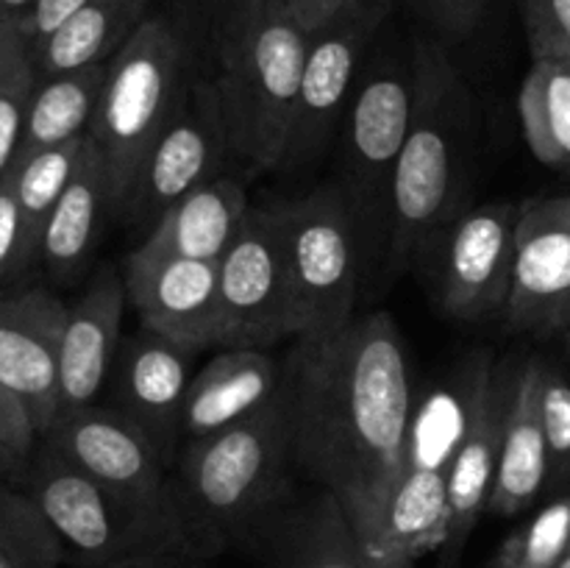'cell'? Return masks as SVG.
<instances>
[{"mask_svg": "<svg viewBox=\"0 0 570 568\" xmlns=\"http://www.w3.org/2000/svg\"><path fill=\"white\" fill-rule=\"evenodd\" d=\"M278 401L295 471L367 527L412 449L410 360L387 312L354 317L323 340H295L282 362Z\"/></svg>", "mask_w": 570, "mask_h": 568, "instance_id": "obj_1", "label": "cell"}, {"mask_svg": "<svg viewBox=\"0 0 570 568\" xmlns=\"http://www.w3.org/2000/svg\"><path fill=\"white\" fill-rule=\"evenodd\" d=\"M415 111L395 167L384 267L421 265L434 239L471 206L476 104L438 39H415Z\"/></svg>", "mask_w": 570, "mask_h": 568, "instance_id": "obj_2", "label": "cell"}, {"mask_svg": "<svg viewBox=\"0 0 570 568\" xmlns=\"http://www.w3.org/2000/svg\"><path fill=\"white\" fill-rule=\"evenodd\" d=\"M293 471L278 393L248 421L184 443L167 482L181 549L209 560L250 540L265 518L287 501Z\"/></svg>", "mask_w": 570, "mask_h": 568, "instance_id": "obj_3", "label": "cell"}, {"mask_svg": "<svg viewBox=\"0 0 570 568\" xmlns=\"http://www.w3.org/2000/svg\"><path fill=\"white\" fill-rule=\"evenodd\" d=\"M309 37L284 0H254L212 31L232 156L248 170L284 167Z\"/></svg>", "mask_w": 570, "mask_h": 568, "instance_id": "obj_4", "label": "cell"}, {"mask_svg": "<svg viewBox=\"0 0 570 568\" xmlns=\"http://www.w3.org/2000/svg\"><path fill=\"white\" fill-rule=\"evenodd\" d=\"M415 48L367 53L337 137V182L365 248L367 273L387 259L393 184L415 111Z\"/></svg>", "mask_w": 570, "mask_h": 568, "instance_id": "obj_5", "label": "cell"}, {"mask_svg": "<svg viewBox=\"0 0 570 568\" xmlns=\"http://www.w3.org/2000/svg\"><path fill=\"white\" fill-rule=\"evenodd\" d=\"M189 48L167 14H150L109 59L89 137L104 154L120 215L139 165L187 92Z\"/></svg>", "mask_w": 570, "mask_h": 568, "instance_id": "obj_6", "label": "cell"}, {"mask_svg": "<svg viewBox=\"0 0 570 568\" xmlns=\"http://www.w3.org/2000/svg\"><path fill=\"white\" fill-rule=\"evenodd\" d=\"M287 273L295 340H323L356 317L367 276L360 228L337 187L267 206Z\"/></svg>", "mask_w": 570, "mask_h": 568, "instance_id": "obj_7", "label": "cell"}, {"mask_svg": "<svg viewBox=\"0 0 570 568\" xmlns=\"http://www.w3.org/2000/svg\"><path fill=\"white\" fill-rule=\"evenodd\" d=\"M17 484L53 523L70 560L83 568H109L154 551L181 549L170 507L95 482L42 440Z\"/></svg>", "mask_w": 570, "mask_h": 568, "instance_id": "obj_8", "label": "cell"}, {"mask_svg": "<svg viewBox=\"0 0 570 568\" xmlns=\"http://www.w3.org/2000/svg\"><path fill=\"white\" fill-rule=\"evenodd\" d=\"M399 0H354L315 28L282 170H304L337 145L362 65Z\"/></svg>", "mask_w": 570, "mask_h": 568, "instance_id": "obj_9", "label": "cell"}, {"mask_svg": "<svg viewBox=\"0 0 570 568\" xmlns=\"http://www.w3.org/2000/svg\"><path fill=\"white\" fill-rule=\"evenodd\" d=\"M226 159L232 143L215 78H193L176 115L145 154L120 215L154 226L176 200L223 176Z\"/></svg>", "mask_w": 570, "mask_h": 568, "instance_id": "obj_10", "label": "cell"}, {"mask_svg": "<svg viewBox=\"0 0 570 568\" xmlns=\"http://www.w3.org/2000/svg\"><path fill=\"white\" fill-rule=\"evenodd\" d=\"M521 204H484L456 217L426 251L421 265L443 312L479 321L507 310L515 271V232Z\"/></svg>", "mask_w": 570, "mask_h": 568, "instance_id": "obj_11", "label": "cell"}, {"mask_svg": "<svg viewBox=\"0 0 570 568\" xmlns=\"http://www.w3.org/2000/svg\"><path fill=\"white\" fill-rule=\"evenodd\" d=\"M217 293L220 349L267 351L293 337L287 273L267 206H250L243 232L217 262Z\"/></svg>", "mask_w": 570, "mask_h": 568, "instance_id": "obj_12", "label": "cell"}, {"mask_svg": "<svg viewBox=\"0 0 570 568\" xmlns=\"http://www.w3.org/2000/svg\"><path fill=\"white\" fill-rule=\"evenodd\" d=\"M39 440L95 482L134 499L167 505L170 462L154 440L115 407L92 404L59 412L53 427Z\"/></svg>", "mask_w": 570, "mask_h": 568, "instance_id": "obj_13", "label": "cell"}, {"mask_svg": "<svg viewBox=\"0 0 570 568\" xmlns=\"http://www.w3.org/2000/svg\"><path fill=\"white\" fill-rule=\"evenodd\" d=\"M122 282L139 326L195 351L220 349L217 262L159 254L137 245L122 262Z\"/></svg>", "mask_w": 570, "mask_h": 568, "instance_id": "obj_14", "label": "cell"}, {"mask_svg": "<svg viewBox=\"0 0 570 568\" xmlns=\"http://www.w3.org/2000/svg\"><path fill=\"white\" fill-rule=\"evenodd\" d=\"M198 354L200 351L139 326L134 334H122L106 382V404L154 440L170 462V471L181 449V410Z\"/></svg>", "mask_w": 570, "mask_h": 568, "instance_id": "obj_15", "label": "cell"}, {"mask_svg": "<svg viewBox=\"0 0 570 568\" xmlns=\"http://www.w3.org/2000/svg\"><path fill=\"white\" fill-rule=\"evenodd\" d=\"M518 332L562 334L570 321V193L521 204L504 310Z\"/></svg>", "mask_w": 570, "mask_h": 568, "instance_id": "obj_16", "label": "cell"}, {"mask_svg": "<svg viewBox=\"0 0 570 568\" xmlns=\"http://www.w3.org/2000/svg\"><path fill=\"white\" fill-rule=\"evenodd\" d=\"M67 304L50 290L0 295V384L31 415L39 438L61 412L59 351Z\"/></svg>", "mask_w": 570, "mask_h": 568, "instance_id": "obj_17", "label": "cell"}, {"mask_svg": "<svg viewBox=\"0 0 570 568\" xmlns=\"http://www.w3.org/2000/svg\"><path fill=\"white\" fill-rule=\"evenodd\" d=\"M515 376L518 368L488 365L473 384L465 421L449 460L451 523L443 549H449L451 557L465 546L479 518L490 510Z\"/></svg>", "mask_w": 570, "mask_h": 568, "instance_id": "obj_18", "label": "cell"}, {"mask_svg": "<svg viewBox=\"0 0 570 568\" xmlns=\"http://www.w3.org/2000/svg\"><path fill=\"white\" fill-rule=\"evenodd\" d=\"M128 310L126 282L117 267H98L83 293L67 304L59 351L61 412L98 404L106 393L117 349L122 343V315Z\"/></svg>", "mask_w": 570, "mask_h": 568, "instance_id": "obj_19", "label": "cell"}, {"mask_svg": "<svg viewBox=\"0 0 570 568\" xmlns=\"http://www.w3.org/2000/svg\"><path fill=\"white\" fill-rule=\"evenodd\" d=\"M449 460L426 457L412 440L404 471L390 488L387 499L356 532L367 557L417 560L426 551L443 549L449 540Z\"/></svg>", "mask_w": 570, "mask_h": 568, "instance_id": "obj_20", "label": "cell"}, {"mask_svg": "<svg viewBox=\"0 0 570 568\" xmlns=\"http://www.w3.org/2000/svg\"><path fill=\"white\" fill-rule=\"evenodd\" d=\"M282 365L267 351L220 349L189 382L181 410V445L223 432L265 410L278 393Z\"/></svg>", "mask_w": 570, "mask_h": 568, "instance_id": "obj_21", "label": "cell"}, {"mask_svg": "<svg viewBox=\"0 0 570 568\" xmlns=\"http://www.w3.org/2000/svg\"><path fill=\"white\" fill-rule=\"evenodd\" d=\"M265 568H365V551L343 505L326 490L284 501L250 535Z\"/></svg>", "mask_w": 570, "mask_h": 568, "instance_id": "obj_22", "label": "cell"}, {"mask_svg": "<svg viewBox=\"0 0 570 568\" xmlns=\"http://www.w3.org/2000/svg\"><path fill=\"white\" fill-rule=\"evenodd\" d=\"M540 362L527 360L518 368L504 438H501L499 471H495L490 510L493 516H518L540 499L551 479L549 440L540 404Z\"/></svg>", "mask_w": 570, "mask_h": 568, "instance_id": "obj_23", "label": "cell"}, {"mask_svg": "<svg viewBox=\"0 0 570 568\" xmlns=\"http://www.w3.org/2000/svg\"><path fill=\"white\" fill-rule=\"evenodd\" d=\"M109 212H115L109 167L87 134L76 173L45 223L39 243V262L45 271L59 282L81 276Z\"/></svg>", "mask_w": 570, "mask_h": 568, "instance_id": "obj_24", "label": "cell"}, {"mask_svg": "<svg viewBox=\"0 0 570 568\" xmlns=\"http://www.w3.org/2000/svg\"><path fill=\"white\" fill-rule=\"evenodd\" d=\"M248 195L234 176H217L170 206L139 245L159 254L220 262L248 221Z\"/></svg>", "mask_w": 570, "mask_h": 568, "instance_id": "obj_25", "label": "cell"}, {"mask_svg": "<svg viewBox=\"0 0 570 568\" xmlns=\"http://www.w3.org/2000/svg\"><path fill=\"white\" fill-rule=\"evenodd\" d=\"M150 14L154 0H89L31 48L39 78L109 61Z\"/></svg>", "mask_w": 570, "mask_h": 568, "instance_id": "obj_26", "label": "cell"}, {"mask_svg": "<svg viewBox=\"0 0 570 568\" xmlns=\"http://www.w3.org/2000/svg\"><path fill=\"white\" fill-rule=\"evenodd\" d=\"M106 72H109V61H98V65L59 72V76L39 78L31 104H28L26 128H22L14 161L87 137L100 92H104Z\"/></svg>", "mask_w": 570, "mask_h": 568, "instance_id": "obj_27", "label": "cell"}, {"mask_svg": "<svg viewBox=\"0 0 570 568\" xmlns=\"http://www.w3.org/2000/svg\"><path fill=\"white\" fill-rule=\"evenodd\" d=\"M523 137L543 165L570 178V65L532 59L518 92Z\"/></svg>", "mask_w": 570, "mask_h": 568, "instance_id": "obj_28", "label": "cell"}, {"mask_svg": "<svg viewBox=\"0 0 570 568\" xmlns=\"http://www.w3.org/2000/svg\"><path fill=\"white\" fill-rule=\"evenodd\" d=\"M83 139L87 137L72 139V143L59 145V148L39 150V154L11 165L17 204H20L22 215V232H26L28 267L39 262V243H42L45 223H48L50 212L56 209L61 193L70 184L72 173H76Z\"/></svg>", "mask_w": 570, "mask_h": 568, "instance_id": "obj_29", "label": "cell"}, {"mask_svg": "<svg viewBox=\"0 0 570 568\" xmlns=\"http://www.w3.org/2000/svg\"><path fill=\"white\" fill-rule=\"evenodd\" d=\"M0 551L11 568H59L65 540L17 482H0Z\"/></svg>", "mask_w": 570, "mask_h": 568, "instance_id": "obj_30", "label": "cell"}, {"mask_svg": "<svg viewBox=\"0 0 570 568\" xmlns=\"http://www.w3.org/2000/svg\"><path fill=\"white\" fill-rule=\"evenodd\" d=\"M39 72L17 22H0V178L11 170Z\"/></svg>", "mask_w": 570, "mask_h": 568, "instance_id": "obj_31", "label": "cell"}, {"mask_svg": "<svg viewBox=\"0 0 570 568\" xmlns=\"http://www.w3.org/2000/svg\"><path fill=\"white\" fill-rule=\"evenodd\" d=\"M570 549V493L534 512L501 543L495 568H557Z\"/></svg>", "mask_w": 570, "mask_h": 568, "instance_id": "obj_32", "label": "cell"}, {"mask_svg": "<svg viewBox=\"0 0 570 568\" xmlns=\"http://www.w3.org/2000/svg\"><path fill=\"white\" fill-rule=\"evenodd\" d=\"M540 404L549 440V484L562 482L570 477V373L540 362Z\"/></svg>", "mask_w": 570, "mask_h": 568, "instance_id": "obj_33", "label": "cell"}, {"mask_svg": "<svg viewBox=\"0 0 570 568\" xmlns=\"http://www.w3.org/2000/svg\"><path fill=\"white\" fill-rule=\"evenodd\" d=\"M39 445V432L20 399L0 384V479L17 482L26 473L33 451Z\"/></svg>", "mask_w": 570, "mask_h": 568, "instance_id": "obj_34", "label": "cell"}, {"mask_svg": "<svg viewBox=\"0 0 570 568\" xmlns=\"http://www.w3.org/2000/svg\"><path fill=\"white\" fill-rule=\"evenodd\" d=\"M532 59L570 61V0H521Z\"/></svg>", "mask_w": 570, "mask_h": 568, "instance_id": "obj_35", "label": "cell"}, {"mask_svg": "<svg viewBox=\"0 0 570 568\" xmlns=\"http://www.w3.org/2000/svg\"><path fill=\"white\" fill-rule=\"evenodd\" d=\"M28 271L26 232L11 170L0 178V282Z\"/></svg>", "mask_w": 570, "mask_h": 568, "instance_id": "obj_36", "label": "cell"}, {"mask_svg": "<svg viewBox=\"0 0 570 568\" xmlns=\"http://www.w3.org/2000/svg\"><path fill=\"white\" fill-rule=\"evenodd\" d=\"M443 39H465L476 31L490 0H404Z\"/></svg>", "mask_w": 570, "mask_h": 568, "instance_id": "obj_37", "label": "cell"}, {"mask_svg": "<svg viewBox=\"0 0 570 568\" xmlns=\"http://www.w3.org/2000/svg\"><path fill=\"white\" fill-rule=\"evenodd\" d=\"M83 3H89V0H37V3L31 6V11H28L17 26H20L22 37H26L28 45L33 48V45L42 42L45 37H50L67 17L76 14Z\"/></svg>", "mask_w": 570, "mask_h": 568, "instance_id": "obj_38", "label": "cell"}, {"mask_svg": "<svg viewBox=\"0 0 570 568\" xmlns=\"http://www.w3.org/2000/svg\"><path fill=\"white\" fill-rule=\"evenodd\" d=\"M170 6H173L170 20L181 28L184 37L193 31H198L200 37L209 39L215 0H170Z\"/></svg>", "mask_w": 570, "mask_h": 568, "instance_id": "obj_39", "label": "cell"}, {"mask_svg": "<svg viewBox=\"0 0 570 568\" xmlns=\"http://www.w3.org/2000/svg\"><path fill=\"white\" fill-rule=\"evenodd\" d=\"M109 568H204V560L187 555L184 549H165L154 551V555L134 557V560H122Z\"/></svg>", "mask_w": 570, "mask_h": 568, "instance_id": "obj_40", "label": "cell"}, {"mask_svg": "<svg viewBox=\"0 0 570 568\" xmlns=\"http://www.w3.org/2000/svg\"><path fill=\"white\" fill-rule=\"evenodd\" d=\"M284 3L304 20V26L309 28V31H315V28H321L326 20H332L340 9H345V6L354 3V0H284Z\"/></svg>", "mask_w": 570, "mask_h": 568, "instance_id": "obj_41", "label": "cell"}, {"mask_svg": "<svg viewBox=\"0 0 570 568\" xmlns=\"http://www.w3.org/2000/svg\"><path fill=\"white\" fill-rule=\"evenodd\" d=\"M248 3H254V0H215V11H212V31H215L223 20H228L232 14L243 11Z\"/></svg>", "mask_w": 570, "mask_h": 568, "instance_id": "obj_42", "label": "cell"}, {"mask_svg": "<svg viewBox=\"0 0 570 568\" xmlns=\"http://www.w3.org/2000/svg\"><path fill=\"white\" fill-rule=\"evenodd\" d=\"M37 0H0V20L20 22Z\"/></svg>", "mask_w": 570, "mask_h": 568, "instance_id": "obj_43", "label": "cell"}, {"mask_svg": "<svg viewBox=\"0 0 570 568\" xmlns=\"http://www.w3.org/2000/svg\"><path fill=\"white\" fill-rule=\"evenodd\" d=\"M365 568H415V560H390V557H367Z\"/></svg>", "mask_w": 570, "mask_h": 568, "instance_id": "obj_44", "label": "cell"}, {"mask_svg": "<svg viewBox=\"0 0 570 568\" xmlns=\"http://www.w3.org/2000/svg\"><path fill=\"white\" fill-rule=\"evenodd\" d=\"M557 568H570V549L566 551V557H562V560H560V566H557Z\"/></svg>", "mask_w": 570, "mask_h": 568, "instance_id": "obj_45", "label": "cell"}, {"mask_svg": "<svg viewBox=\"0 0 570 568\" xmlns=\"http://www.w3.org/2000/svg\"><path fill=\"white\" fill-rule=\"evenodd\" d=\"M562 334H566V343H568V351H570V321H568V326L562 329Z\"/></svg>", "mask_w": 570, "mask_h": 568, "instance_id": "obj_46", "label": "cell"}, {"mask_svg": "<svg viewBox=\"0 0 570 568\" xmlns=\"http://www.w3.org/2000/svg\"><path fill=\"white\" fill-rule=\"evenodd\" d=\"M0 568H11L9 560H6V557H3V551H0Z\"/></svg>", "mask_w": 570, "mask_h": 568, "instance_id": "obj_47", "label": "cell"}, {"mask_svg": "<svg viewBox=\"0 0 570 568\" xmlns=\"http://www.w3.org/2000/svg\"><path fill=\"white\" fill-rule=\"evenodd\" d=\"M562 61H566V59H562ZM568 65H570V61H568Z\"/></svg>", "mask_w": 570, "mask_h": 568, "instance_id": "obj_48", "label": "cell"}, {"mask_svg": "<svg viewBox=\"0 0 570 568\" xmlns=\"http://www.w3.org/2000/svg\"><path fill=\"white\" fill-rule=\"evenodd\" d=\"M0 482H3V479H0Z\"/></svg>", "mask_w": 570, "mask_h": 568, "instance_id": "obj_49", "label": "cell"}, {"mask_svg": "<svg viewBox=\"0 0 570 568\" xmlns=\"http://www.w3.org/2000/svg\"><path fill=\"white\" fill-rule=\"evenodd\" d=\"M0 22H3V20H0Z\"/></svg>", "mask_w": 570, "mask_h": 568, "instance_id": "obj_50", "label": "cell"}]
</instances>
